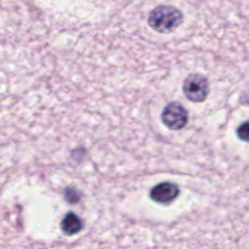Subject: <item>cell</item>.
Wrapping results in <instances>:
<instances>
[{
	"mask_svg": "<svg viewBox=\"0 0 249 249\" xmlns=\"http://www.w3.org/2000/svg\"><path fill=\"white\" fill-rule=\"evenodd\" d=\"M183 22L182 13L175 7L160 5L153 9L148 17V24L160 33H170Z\"/></svg>",
	"mask_w": 249,
	"mask_h": 249,
	"instance_id": "cell-1",
	"label": "cell"
},
{
	"mask_svg": "<svg viewBox=\"0 0 249 249\" xmlns=\"http://www.w3.org/2000/svg\"><path fill=\"white\" fill-rule=\"evenodd\" d=\"M183 92L192 102H202L208 95L209 84L207 79L198 74H190L183 83Z\"/></svg>",
	"mask_w": 249,
	"mask_h": 249,
	"instance_id": "cell-2",
	"label": "cell"
},
{
	"mask_svg": "<svg viewBox=\"0 0 249 249\" xmlns=\"http://www.w3.org/2000/svg\"><path fill=\"white\" fill-rule=\"evenodd\" d=\"M162 124L172 130H179L186 126L188 123V112L185 107L178 102L168 103L161 112Z\"/></svg>",
	"mask_w": 249,
	"mask_h": 249,
	"instance_id": "cell-3",
	"label": "cell"
},
{
	"mask_svg": "<svg viewBox=\"0 0 249 249\" xmlns=\"http://www.w3.org/2000/svg\"><path fill=\"white\" fill-rule=\"evenodd\" d=\"M179 188L171 182H161L154 186L150 191L152 200L160 204H168L179 196Z\"/></svg>",
	"mask_w": 249,
	"mask_h": 249,
	"instance_id": "cell-4",
	"label": "cell"
},
{
	"mask_svg": "<svg viewBox=\"0 0 249 249\" xmlns=\"http://www.w3.org/2000/svg\"><path fill=\"white\" fill-rule=\"evenodd\" d=\"M61 231L67 235H73L83 229V221L74 212H68L60 222Z\"/></svg>",
	"mask_w": 249,
	"mask_h": 249,
	"instance_id": "cell-5",
	"label": "cell"
},
{
	"mask_svg": "<svg viewBox=\"0 0 249 249\" xmlns=\"http://www.w3.org/2000/svg\"><path fill=\"white\" fill-rule=\"evenodd\" d=\"M236 134L239 139L242 141H247L248 140V135H249V129H248V123L244 122L242 124H240L236 130Z\"/></svg>",
	"mask_w": 249,
	"mask_h": 249,
	"instance_id": "cell-6",
	"label": "cell"
}]
</instances>
